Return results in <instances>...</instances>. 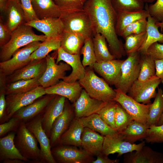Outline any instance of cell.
<instances>
[{
	"mask_svg": "<svg viewBox=\"0 0 163 163\" xmlns=\"http://www.w3.org/2000/svg\"><path fill=\"white\" fill-rule=\"evenodd\" d=\"M90 19L93 36L100 34L105 38L109 50L115 59L125 56L122 42L115 30L117 13L111 0H88L83 8Z\"/></svg>",
	"mask_w": 163,
	"mask_h": 163,
	"instance_id": "cell-1",
	"label": "cell"
},
{
	"mask_svg": "<svg viewBox=\"0 0 163 163\" xmlns=\"http://www.w3.org/2000/svg\"><path fill=\"white\" fill-rule=\"evenodd\" d=\"M32 28L24 24L11 32L10 40L0 47V62L9 59L16 51L31 43L43 42L47 38L45 35L36 34Z\"/></svg>",
	"mask_w": 163,
	"mask_h": 163,
	"instance_id": "cell-2",
	"label": "cell"
},
{
	"mask_svg": "<svg viewBox=\"0 0 163 163\" xmlns=\"http://www.w3.org/2000/svg\"><path fill=\"white\" fill-rule=\"evenodd\" d=\"M85 69L84 77L78 81L83 88L91 97L108 102L113 100L116 95L114 89L104 79L98 77L92 68Z\"/></svg>",
	"mask_w": 163,
	"mask_h": 163,
	"instance_id": "cell-3",
	"label": "cell"
},
{
	"mask_svg": "<svg viewBox=\"0 0 163 163\" xmlns=\"http://www.w3.org/2000/svg\"><path fill=\"white\" fill-rule=\"evenodd\" d=\"M15 145L24 157L32 163H41L40 149L34 135L21 122L14 139Z\"/></svg>",
	"mask_w": 163,
	"mask_h": 163,
	"instance_id": "cell-4",
	"label": "cell"
},
{
	"mask_svg": "<svg viewBox=\"0 0 163 163\" xmlns=\"http://www.w3.org/2000/svg\"><path fill=\"white\" fill-rule=\"evenodd\" d=\"M60 18L64 30L78 34L85 38L93 37L91 21L88 14L83 9L63 14Z\"/></svg>",
	"mask_w": 163,
	"mask_h": 163,
	"instance_id": "cell-5",
	"label": "cell"
},
{
	"mask_svg": "<svg viewBox=\"0 0 163 163\" xmlns=\"http://www.w3.org/2000/svg\"><path fill=\"white\" fill-rule=\"evenodd\" d=\"M121 66L120 80L115 85L125 94L128 93L133 83L138 78L140 69L141 53L139 52L129 54Z\"/></svg>",
	"mask_w": 163,
	"mask_h": 163,
	"instance_id": "cell-6",
	"label": "cell"
},
{
	"mask_svg": "<svg viewBox=\"0 0 163 163\" xmlns=\"http://www.w3.org/2000/svg\"><path fill=\"white\" fill-rule=\"evenodd\" d=\"M40 41H34L16 51L9 60L0 62V74L8 76L32 60L31 54L39 46Z\"/></svg>",
	"mask_w": 163,
	"mask_h": 163,
	"instance_id": "cell-7",
	"label": "cell"
},
{
	"mask_svg": "<svg viewBox=\"0 0 163 163\" xmlns=\"http://www.w3.org/2000/svg\"><path fill=\"white\" fill-rule=\"evenodd\" d=\"M46 94L45 89L40 85L27 92L6 95V122L18 110Z\"/></svg>",
	"mask_w": 163,
	"mask_h": 163,
	"instance_id": "cell-8",
	"label": "cell"
},
{
	"mask_svg": "<svg viewBox=\"0 0 163 163\" xmlns=\"http://www.w3.org/2000/svg\"><path fill=\"white\" fill-rule=\"evenodd\" d=\"M114 90L116 95L113 100L119 104L133 120L146 124L151 104H141L120 89Z\"/></svg>",
	"mask_w": 163,
	"mask_h": 163,
	"instance_id": "cell-9",
	"label": "cell"
},
{
	"mask_svg": "<svg viewBox=\"0 0 163 163\" xmlns=\"http://www.w3.org/2000/svg\"><path fill=\"white\" fill-rule=\"evenodd\" d=\"M70 145H58L51 148L52 155L56 162L60 163H92L94 160L83 149Z\"/></svg>",
	"mask_w": 163,
	"mask_h": 163,
	"instance_id": "cell-10",
	"label": "cell"
},
{
	"mask_svg": "<svg viewBox=\"0 0 163 163\" xmlns=\"http://www.w3.org/2000/svg\"><path fill=\"white\" fill-rule=\"evenodd\" d=\"M43 114L25 123L27 128L34 135L40 145L41 163H56L51 152L50 138L48 137L42 125Z\"/></svg>",
	"mask_w": 163,
	"mask_h": 163,
	"instance_id": "cell-11",
	"label": "cell"
},
{
	"mask_svg": "<svg viewBox=\"0 0 163 163\" xmlns=\"http://www.w3.org/2000/svg\"><path fill=\"white\" fill-rule=\"evenodd\" d=\"M161 83L160 79L156 75L145 81L137 79L130 88L128 95L138 102L149 104L152 98L155 97L156 89Z\"/></svg>",
	"mask_w": 163,
	"mask_h": 163,
	"instance_id": "cell-12",
	"label": "cell"
},
{
	"mask_svg": "<svg viewBox=\"0 0 163 163\" xmlns=\"http://www.w3.org/2000/svg\"><path fill=\"white\" fill-rule=\"evenodd\" d=\"M145 145V141L138 144L131 143L125 141L119 133L104 136L102 153L108 156L118 153V156L123 154L137 151Z\"/></svg>",
	"mask_w": 163,
	"mask_h": 163,
	"instance_id": "cell-13",
	"label": "cell"
},
{
	"mask_svg": "<svg viewBox=\"0 0 163 163\" xmlns=\"http://www.w3.org/2000/svg\"><path fill=\"white\" fill-rule=\"evenodd\" d=\"M46 67L44 73L38 79L40 86L44 88L53 86L66 76V72L70 71L71 67L67 63L60 62L57 64L54 57L49 55L45 57Z\"/></svg>",
	"mask_w": 163,
	"mask_h": 163,
	"instance_id": "cell-14",
	"label": "cell"
},
{
	"mask_svg": "<svg viewBox=\"0 0 163 163\" xmlns=\"http://www.w3.org/2000/svg\"><path fill=\"white\" fill-rule=\"evenodd\" d=\"M74 116L72 108L66 98L62 113L56 119L52 126L50 137L51 148L59 144L61 136L69 127Z\"/></svg>",
	"mask_w": 163,
	"mask_h": 163,
	"instance_id": "cell-15",
	"label": "cell"
},
{
	"mask_svg": "<svg viewBox=\"0 0 163 163\" xmlns=\"http://www.w3.org/2000/svg\"><path fill=\"white\" fill-rule=\"evenodd\" d=\"M56 95L46 94L30 104L18 110L12 117H17L21 122L25 123L28 122L39 115L43 113L50 102Z\"/></svg>",
	"mask_w": 163,
	"mask_h": 163,
	"instance_id": "cell-16",
	"label": "cell"
},
{
	"mask_svg": "<svg viewBox=\"0 0 163 163\" xmlns=\"http://www.w3.org/2000/svg\"><path fill=\"white\" fill-rule=\"evenodd\" d=\"M46 67V58L32 60L29 63L6 77V82L9 83L21 80L40 78Z\"/></svg>",
	"mask_w": 163,
	"mask_h": 163,
	"instance_id": "cell-17",
	"label": "cell"
},
{
	"mask_svg": "<svg viewBox=\"0 0 163 163\" xmlns=\"http://www.w3.org/2000/svg\"><path fill=\"white\" fill-rule=\"evenodd\" d=\"M107 102L91 97L84 89L74 104L75 118L79 119L97 113Z\"/></svg>",
	"mask_w": 163,
	"mask_h": 163,
	"instance_id": "cell-18",
	"label": "cell"
},
{
	"mask_svg": "<svg viewBox=\"0 0 163 163\" xmlns=\"http://www.w3.org/2000/svg\"><path fill=\"white\" fill-rule=\"evenodd\" d=\"M123 60L115 59L96 62L92 68L110 85H116L121 74V66Z\"/></svg>",
	"mask_w": 163,
	"mask_h": 163,
	"instance_id": "cell-19",
	"label": "cell"
},
{
	"mask_svg": "<svg viewBox=\"0 0 163 163\" xmlns=\"http://www.w3.org/2000/svg\"><path fill=\"white\" fill-rule=\"evenodd\" d=\"M58 56L56 63L58 64L62 61L69 65L72 71L69 75L65 76L62 80L72 82L82 78L85 73V69L80 59V54H72L64 51L61 47L58 50Z\"/></svg>",
	"mask_w": 163,
	"mask_h": 163,
	"instance_id": "cell-20",
	"label": "cell"
},
{
	"mask_svg": "<svg viewBox=\"0 0 163 163\" xmlns=\"http://www.w3.org/2000/svg\"><path fill=\"white\" fill-rule=\"evenodd\" d=\"M24 24L43 33L47 38H61L64 30L63 24L59 18L37 19Z\"/></svg>",
	"mask_w": 163,
	"mask_h": 163,
	"instance_id": "cell-21",
	"label": "cell"
},
{
	"mask_svg": "<svg viewBox=\"0 0 163 163\" xmlns=\"http://www.w3.org/2000/svg\"><path fill=\"white\" fill-rule=\"evenodd\" d=\"M66 99L64 97L56 95L50 102L43 114L42 126L49 138L53 124L62 113Z\"/></svg>",
	"mask_w": 163,
	"mask_h": 163,
	"instance_id": "cell-22",
	"label": "cell"
},
{
	"mask_svg": "<svg viewBox=\"0 0 163 163\" xmlns=\"http://www.w3.org/2000/svg\"><path fill=\"white\" fill-rule=\"evenodd\" d=\"M123 163H163V154L144 145L141 149L125 154Z\"/></svg>",
	"mask_w": 163,
	"mask_h": 163,
	"instance_id": "cell-23",
	"label": "cell"
},
{
	"mask_svg": "<svg viewBox=\"0 0 163 163\" xmlns=\"http://www.w3.org/2000/svg\"><path fill=\"white\" fill-rule=\"evenodd\" d=\"M82 88L78 81L69 82L62 80L45 89L46 94L64 97L74 103L79 97Z\"/></svg>",
	"mask_w": 163,
	"mask_h": 163,
	"instance_id": "cell-24",
	"label": "cell"
},
{
	"mask_svg": "<svg viewBox=\"0 0 163 163\" xmlns=\"http://www.w3.org/2000/svg\"><path fill=\"white\" fill-rule=\"evenodd\" d=\"M104 136L87 127H84L81 137L83 148L92 156H97L102 153Z\"/></svg>",
	"mask_w": 163,
	"mask_h": 163,
	"instance_id": "cell-25",
	"label": "cell"
},
{
	"mask_svg": "<svg viewBox=\"0 0 163 163\" xmlns=\"http://www.w3.org/2000/svg\"><path fill=\"white\" fill-rule=\"evenodd\" d=\"M16 132H12L0 138V161L17 159L27 162L31 161L23 156L16 147L14 141Z\"/></svg>",
	"mask_w": 163,
	"mask_h": 163,
	"instance_id": "cell-26",
	"label": "cell"
},
{
	"mask_svg": "<svg viewBox=\"0 0 163 163\" xmlns=\"http://www.w3.org/2000/svg\"><path fill=\"white\" fill-rule=\"evenodd\" d=\"M34 12L39 19L49 17L61 18L63 12L53 0H31Z\"/></svg>",
	"mask_w": 163,
	"mask_h": 163,
	"instance_id": "cell-27",
	"label": "cell"
},
{
	"mask_svg": "<svg viewBox=\"0 0 163 163\" xmlns=\"http://www.w3.org/2000/svg\"><path fill=\"white\" fill-rule=\"evenodd\" d=\"M84 128L79 119L75 118L61 136L58 145L81 146V137Z\"/></svg>",
	"mask_w": 163,
	"mask_h": 163,
	"instance_id": "cell-28",
	"label": "cell"
},
{
	"mask_svg": "<svg viewBox=\"0 0 163 163\" xmlns=\"http://www.w3.org/2000/svg\"><path fill=\"white\" fill-rule=\"evenodd\" d=\"M5 13L7 16L6 25L11 31L26 23L25 14L21 3L8 1Z\"/></svg>",
	"mask_w": 163,
	"mask_h": 163,
	"instance_id": "cell-29",
	"label": "cell"
},
{
	"mask_svg": "<svg viewBox=\"0 0 163 163\" xmlns=\"http://www.w3.org/2000/svg\"><path fill=\"white\" fill-rule=\"evenodd\" d=\"M117 13L115 30L118 36H120L127 26L137 20L147 19L149 15L147 7L146 9L139 11L120 12Z\"/></svg>",
	"mask_w": 163,
	"mask_h": 163,
	"instance_id": "cell-30",
	"label": "cell"
},
{
	"mask_svg": "<svg viewBox=\"0 0 163 163\" xmlns=\"http://www.w3.org/2000/svg\"><path fill=\"white\" fill-rule=\"evenodd\" d=\"M149 127L144 124L133 120L124 130L118 132L125 141L131 143L145 139Z\"/></svg>",
	"mask_w": 163,
	"mask_h": 163,
	"instance_id": "cell-31",
	"label": "cell"
},
{
	"mask_svg": "<svg viewBox=\"0 0 163 163\" xmlns=\"http://www.w3.org/2000/svg\"><path fill=\"white\" fill-rule=\"evenodd\" d=\"M84 127H87L103 136L115 134L117 132L109 126L97 113L79 118Z\"/></svg>",
	"mask_w": 163,
	"mask_h": 163,
	"instance_id": "cell-32",
	"label": "cell"
},
{
	"mask_svg": "<svg viewBox=\"0 0 163 163\" xmlns=\"http://www.w3.org/2000/svg\"><path fill=\"white\" fill-rule=\"evenodd\" d=\"M85 38L78 34L64 30L61 37V47L72 54H80Z\"/></svg>",
	"mask_w": 163,
	"mask_h": 163,
	"instance_id": "cell-33",
	"label": "cell"
},
{
	"mask_svg": "<svg viewBox=\"0 0 163 163\" xmlns=\"http://www.w3.org/2000/svg\"><path fill=\"white\" fill-rule=\"evenodd\" d=\"M146 37L138 51L141 54L146 53L148 49L153 43L158 42L163 43V34L160 33L157 21L149 15L147 18Z\"/></svg>",
	"mask_w": 163,
	"mask_h": 163,
	"instance_id": "cell-34",
	"label": "cell"
},
{
	"mask_svg": "<svg viewBox=\"0 0 163 163\" xmlns=\"http://www.w3.org/2000/svg\"><path fill=\"white\" fill-rule=\"evenodd\" d=\"M163 113V91L158 88L155 99L151 104L146 125L149 127L157 125L160 118Z\"/></svg>",
	"mask_w": 163,
	"mask_h": 163,
	"instance_id": "cell-35",
	"label": "cell"
},
{
	"mask_svg": "<svg viewBox=\"0 0 163 163\" xmlns=\"http://www.w3.org/2000/svg\"><path fill=\"white\" fill-rule=\"evenodd\" d=\"M92 40L96 62L115 59L108 49L104 36L100 34H96L93 36Z\"/></svg>",
	"mask_w": 163,
	"mask_h": 163,
	"instance_id": "cell-36",
	"label": "cell"
},
{
	"mask_svg": "<svg viewBox=\"0 0 163 163\" xmlns=\"http://www.w3.org/2000/svg\"><path fill=\"white\" fill-rule=\"evenodd\" d=\"M61 38H47L41 43L38 47L31 55L32 60L45 58L52 51L58 50L61 47Z\"/></svg>",
	"mask_w": 163,
	"mask_h": 163,
	"instance_id": "cell-37",
	"label": "cell"
},
{
	"mask_svg": "<svg viewBox=\"0 0 163 163\" xmlns=\"http://www.w3.org/2000/svg\"><path fill=\"white\" fill-rule=\"evenodd\" d=\"M38 78L29 80H21L7 84L6 95L23 93L30 91L40 86Z\"/></svg>",
	"mask_w": 163,
	"mask_h": 163,
	"instance_id": "cell-38",
	"label": "cell"
},
{
	"mask_svg": "<svg viewBox=\"0 0 163 163\" xmlns=\"http://www.w3.org/2000/svg\"><path fill=\"white\" fill-rule=\"evenodd\" d=\"M140 69L138 80L144 81L155 75V60L146 53L141 54Z\"/></svg>",
	"mask_w": 163,
	"mask_h": 163,
	"instance_id": "cell-39",
	"label": "cell"
},
{
	"mask_svg": "<svg viewBox=\"0 0 163 163\" xmlns=\"http://www.w3.org/2000/svg\"><path fill=\"white\" fill-rule=\"evenodd\" d=\"M117 12L134 11L142 10L144 8V0H111Z\"/></svg>",
	"mask_w": 163,
	"mask_h": 163,
	"instance_id": "cell-40",
	"label": "cell"
},
{
	"mask_svg": "<svg viewBox=\"0 0 163 163\" xmlns=\"http://www.w3.org/2000/svg\"><path fill=\"white\" fill-rule=\"evenodd\" d=\"M146 32L129 35L124 39V48L127 55L138 52L143 44L146 37Z\"/></svg>",
	"mask_w": 163,
	"mask_h": 163,
	"instance_id": "cell-41",
	"label": "cell"
},
{
	"mask_svg": "<svg viewBox=\"0 0 163 163\" xmlns=\"http://www.w3.org/2000/svg\"><path fill=\"white\" fill-rule=\"evenodd\" d=\"M80 54L83 56L82 63L84 67L85 68L88 66L92 68L96 62L92 38L85 39L84 44L81 50Z\"/></svg>",
	"mask_w": 163,
	"mask_h": 163,
	"instance_id": "cell-42",
	"label": "cell"
},
{
	"mask_svg": "<svg viewBox=\"0 0 163 163\" xmlns=\"http://www.w3.org/2000/svg\"><path fill=\"white\" fill-rule=\"evenodd\" d=\"M133 120L130 115L117 102L114 116V123L116 131L118 132H122Z\"/></svg>",
	"mask_w": 163,
	"mask_h": 163,
	"instance_id": "cell-43",
	"label": "cell"
},
{
	"mask_svg": "<svg viewBox=\"0 0 163 163\" xmlns=\"http://www.w3.org/2000/svg\"><path fill=\"white\" fill-rule=\"evenodd\" d=\"M117 103L114 101L107 102L97 113L109 126L115 130L114 116Z\"/></svg>",
	"mask_w": 163,
	"mask_h": 163,
	"instance_id": "cell-44",
	"label": "cell"
},
{
	"mask_svg": "<svg viewBox=\"0 0 163 163\" xmlns=\"http://www.w3.org/2000/svg\"><path fill=\"white\" fill-rule=\"evenodd\" d=\"M63 12V14L83 9L88 0H53Z\"/></svg>",
	"mask_w": 163,
	"mask_h": 163,
	"instance_id": "cell-45",
	"label": "cell"
},
{
	"mask_svg": "<svg viewBox=\"0 0 163 163\" xmlns=\"http://www.w3.org/2000/svg\"><path fill=\"white\" fill-rule=\"evenodd\" d=\"M147 25V19L136 21L126 27L123 30L120 36L124 39L131 34H137L146 32Z\"/></svg>",
	"mask_w": 163,
	"mask_h": 163,
	"instance_id": "cell-46",
	"label": "cell"
},
{
	"mask_svg": "<svg viewBox=\"0 0 163 163\" xmlns=\"http://www.w3.org/2000/svg\"><path fill=\"white\" fill-rule=\"evenodd\" d=\"M145 139L146 142L152 144L163 142V124L149 127Z\"/></svg>",
	"mask_w": 163,
	"mask_h": 163,
	"instance_id": "cell-47",
	"label": "cell"
},
{
	"mask_svg": "<svg viewBox=\"0 0 163 163\" xmlns=\"http://www.w3.org/2000/svg\"><path fill=\"white\" fill-rule=\"evenodd\" d=\"M21 122L18 118L12 117L8 121L0 124V137L5 136L11 132H16Z\"/></svg>",
	"mask_w": 163,
	"mask_h": 163,
	"instance_id": "cell-48",
	"label": "cell"
},
{
	"mask_svg": "<svg viewBox=\"0 0 163 163\" xmlns=\"http://www.w3.org/2000/svg\"><path fill=\"white\" fill-rule=\"evenodd\" d=\"M147 8L149 15L157 22L163 21V0H156Z\"/></svg>",
	"mask_w": 163,
	"mask_h": 163,
	"instance_id": "cell-49",
	"label": "cell"
},
{
	"mask_svg": "<svg viewBox=\"0 0 163 163\" xmlns=\"http://www.w3.org/2000/svg\"><path fill=\"white\" fill-rule=\"evenodd\" d=\"M21 7L24 12L26 23L39 19L33 8L31 0H20Z\"/></svg>",
	"mask_w": 163,
	"mask_h": 163,
	"instance_id": "cell-50",
	"label": "cell"
},
{
	"mask_svg": "<svg viewBox=\"0 0 163 163\" xmlns=\"http://www.w3.org/2000/svg\"><path fill=\"white\" fill-rule=\"evenodd\" d=\"M146 53L155 60L163 59V44L158 42L153 43L148 49Z\"/></svg>",
	"mask_w": 163,
	"mask_h": 163,
	"instance_id": "cell-51",
	"label": "cell"
},
{
	"mask_svg": "<svg viewBox=\"0 0 163 163\" xmlns=\"http://www.w3.org/2000/svg\"><path fill=\"white\" fill-rule=\"evenodd\" d=\"M6 87H0V124L6 122Z\"/></svg>",
	"mask_w": 163,
	"mask_h": 163,
	"instance_id": "cell-52",
	"label": "cell"
},
{
	"mask_svg": "<svg viewBox=\"0 0 163 163\" xmlns=\"http://www.w3.org/2000/svg\"><path fill=\"white\" fill-rule=\"evenodd\" d=\"M11 32L8 29L5 24H3L1 18L0 22V47L6 44L11 37Z\"/></svg>",
	"mask_w": 163,
	"mask_h": 163,
	"instance_id": "cell-53",
	"label": "cell"
},
{
	"mask_svg": "<svg viewBox=\"0 0 163 163\" xmlns=\"http://www.w3.org/2000/svg\"><path fill=\"white\" fill-rule=\"evenodd\" d=\"M155 75L163 84V59L155 60Z\"/></svg>",
	"mask_w": 163,
	"mask_h": 163,
	"instance_id": "cell-54",
	"label": "cell"
},
{
	"mask_svg": "<svg viewBox=\"0 0 163 163\" xmlns=\"http://www.w3.org/2000/svg\"><path fill=\"white\" fill-rule=\"evenodd\" d=\"M97 156L96 160L93 161L92 163H118L119 160L111 159L108 157V156L102 153L100 154Z\"/></svg>",
	"mask_w": 163,
	"mask_h": 163,
	"instance_id": "cell-55",
	"label": "cell"
},
{
	"mask_svg": "<svg viewBox=\"0 0 163 163\" xmlns=\"http://www.w3.org/2000/svg\"><path fill=\"white\" fill-rule=\"evenodd\" d=\"M9 0H0V10L1 12L5 13L8 5Z\"/></svg>",
	"mask_w": 163,
	"mask_h": 163,
	"instance_id": "cell-56",
	"label": "cell"
},
{
	"mask_svg": "<svg viewBox=\"0 0 163 163\" xmlns=\"http://www.w3.org/2000/svg\"><path fill=\"white\" fill-rule=\"evenodd\" d=\"M27 162L24 161L19 159H14L4 161L3 163H26Z\"/></svg>",
	"mask_w": 163,
	"mask_h": 163,
	"instance_id": "cell-57",
	"label": "cell"
},
{
	"mask_svg": "<svg viewBox=\"0 0 163 163\" xmlns=\"http://www.w3.org/2000/svg\"><path fill=\"white\" fill-rule=\"evenodd\" d=\"M156 24L160 28L161 31L162 32L163 30V21L161 22H157Z\"/></svg>",
	"mask_w": 163,
	"mask_h": 163,
	"instance_id": "cell-58",
	"label": "cell"
},
{
	"mask_svg": "<svg viewBox=\"0 0 163 163\" xmlns=\"http://www.w3.org/2000/svg\"><path fill=\"white\" fill-rule=\"evenodd\" d=\"M163 124V113L162 114L158 123L157 125L159 126Z\"/></svg>",
	"mask_w": 163,
	"mask_h": 163,
	"instance_id": "cell-59",
	"label": "cell"
},
{
	"mask_svg": "<svg viewBox=\"0 0 163 163\" xmlns=\"http://www.w3.org/2000/svg\"><path fill=\"white\" fill-rule=\"evenodd\" d=\"M156 0H144L145 2L148 3H152Z\"/></svg>",
	"mask_w": 163,
	"mask_h": 163,
	"instance_id": "cell-60",
	"label": "cell"
},
{
	"mask_svg": "<svg viewBox=\"0 0 163 163\" xmlns=\"http://www.w3.org/2000/svg\"><path fill=\"white\" fill-rule=\"evenodd\" d=\"M9 1L16 2L18 3H21L20 0H9Z\"/></svg>",
	"mask_w": 163,
	"mask_h": 163,
	"instance_id": "cell-61",
	"label": "cell"
}]
</instances>
